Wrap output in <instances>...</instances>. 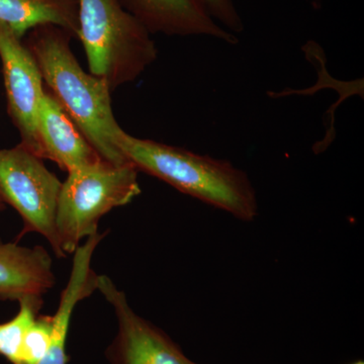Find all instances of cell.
<instances>
[{
  "mask_svg": "<svg viewBox=\"0 0 364 364\" xmlns=\"http://www.w3.org/2000/svg\"><path fill=\"white\" fill-rule=\"evenodd\" d=\"M55 284L51 256L42 246L0 242V299L43 298Z\"/></svg>",
  "mask_w": 364,
  "mask_h": 364,
  "instance_id": "30bf717a",
  "label": "cell"
},
{
  "mask_svg": "<svg viewBox=\"0 0 364 364\" xmlns=\"http://www.w3.org/2000/svg\"><path fill=\"white\" fill-rule=\"evenodd\" d=\"M62 182L43 159L18 144L0 149V200L14 208L23 222L18 239L31 232L44 236L57 257L65 258L56 229L57 203Z\"/></svg>",
  "mask_w": 364,
  "mask_h": 364,
  "instance_id": "5b68a950",
  "label": "cell"
},
{
  "mask_svg": "<svg viewBox=\"0 0 364 364\" xmlns=\"http://www.w3.org/2000/svg\"><path fill=\"white\" fill-rule=\"evenodd\" d=\"M97 291L111 304L117 334L105 351L109 364H198L159 327L139 316L109 277L98 275Z\"/></svg>",
  "mask_w": 364,
  "mask_h": 364,
  "instance_id": "8992f818",
  "label": "cell"
},
{
  "mask_svg": "<svg viewBox=\"0 0 364 364\" xmlns=\"http://www.w3.org/2000/svg\"><path fill=\"white\" fill-rule=\"evenodd\" d=\"M77 38L90 73L111 90L133 82L156 61L151 33L119 0H77Z\"/></svg>",
  "mask_w": 364,
  "mask_h": 364,
  "instance_id": "3957f363",
  "label": "cell"
},
{
  "mask_svg": "<svg viewBox=\"0 0 364 364\" xmlns=\"http://www.w3.org/2000/svg\"><path fill=\"white\" fill-rule=\"evenodd\" d=\"M4 208H6V205L0 200V210H4Z\"/></svg>",
  "mask_w": 364,
  "mask_h": 364,
  "instance_id": "e0dca14e",
  "label": "cell"
},
{
  "mask_svg": "<svg viewBox=\"0 0 364 364\" xmlns=\"http://www.w3.org/2000/svg\"><path fill=\"white\" fill-rule=\"evenodd\" d=\"M349 364H364V361L360 360V359H359V360L354 361V363H351Z\"/></svg>",
  "mask_w": 364,
  "mask_h": 364,
  "instance_id": "2e32d148",
  "label": "cell"
},
{
  "mask_svg": "<svg viewBox=\"0 0 364 364\" xmlns=\"http://www.w3.org/2000/svg\"><path fill=\"white\" fill-rule=\"evenodd\" d=\"M208 14L228 32L238 35L243 32L244 23L234 0H202Z\"/></svg>",
  "mask_w": 364,
  "mask_h": 364,
  "instance_id": "9a60e30c",
  "label": "cell"
},
{
  "mask_svg": "<svg viewBox=\"0 0 364 364\" xmlns=\"http://www.w3.org/2000/svg\"><path fill=\"white\" fill-rule=\"evenodd\" d=\"M0 23L18 38L43 26H54L77 37V0H0Z\"/></svg>",
  "mask_w": 364,
  "mask_h": 364,
  "instance_id": "7c38bea8",
  "label": "cell"
},
{
  "mask_svg": "<svg viewBox=\"0 0 364 364\" xmlns=\"http://www.w3.org/2000/svg\"><path fill=\"white\" fill-rule=\"evenodd\" d=\"M105 236V234L92 235L74 251L70 277L60 296L58 309L53 315L54 329L51 345L37 364H68L66 345L72 314L79 301L88 298L97 289L98 274L91 268V259Z\"/></svg>",
  "mask_w": 364,
  "mask_h": 364,
  "instance_id": "8fae6325",
  "label": "cell"
},
{
  "mask_svg": "<svg viewBox=\"0 0 364 364\" xmlns=\"http://www.w3.org/2000/svg\"><path fill=\"white\" fill-rule=\"evenodd\" d=\"M117 147L138 171L166 182L184 195L242 221H252L257 217V198L247 173L227 160L136 138L124 131L117 140Z\"/></svg>",
  "mask_w": 364,
  "mask_h": 364,
  "instance_id": "7a4b0ae2",
  "label": "cell"
},
{
  "mask_svg": "<svg viewBox=\"0 0 364 364\" xmlns=\"http://www.w3.org/2000/svg\"><path fill=\"white\" fill-rule=\"evenodd\" d=\"M71 36L54 26L31 31L26 47L37 62L48 92L105 161L114 166L130 163L117 147L123 129L112 107L111 88L83 70L72 53Z\"/></svg>",
  "mask_w": 364,
  "mask_h": 364,
  "instance_id": "6da1fadb",
  "label": "cell"
},
{
  "mask_svg": "<svg viewBox=\"0 0 364 364\" xmlns=\"http://www.w3.org/2000/svg\"><path fill=\"white\" fill-rule=\"evenodd\" d=\"M0 61L6 85L7 112L21 136V145L40 157L38 112L45 90L42 74L32 53L0 23Z\"/></svg>",
  "mask_w": 364,
  "mask_h": 364,
  "instance_id": "52a82bcc",
  "label": "cell"
},
{
  "mask_svg": "<svg viewBox=\"0 0 364 364\" xmlns=\"http://www.w3.org/2000/svg\"><path fill=\"white\" fill-rule=\"evenodd\" d=\"M16 317L0 323V355L11 364H21L23 343L28 330L44 305L43 298L21 299Z\"/></svg>",
  "mask_w": 364,
  "mask_h": 364,
  "instance_id": "4fadbf2b",
  "label": "cell"
},
{
  "mask_svg": "<svg viewBox=\"0 0 364 364\" xmlns=\"http://www.w3.org/2000/svg\"><path fill=\"white\" fill-rule=\"evenodd\" d=\"M41 159H49L68 172L105 161L58 102L45 90L37 119Z\"/></svg>",
  "mask_w": 364,
  "mask_h": 364,
  "instance_id": "9c48e42d",
  "label": "cell"
},
{
  "mask_svg": "<svg viewBox=\"0 0 364 364\" xmlns=\"http://www.w3.org/2000/svg\"><path fill=\"white\" fill-rule=\"evenodd\" d=\"M138 172L132 163L114 166L107 161L68 172L56 212L60 247L65 255L74 253L83 239L98 233V222L105 214L140 195Z\"/></svg>",
  "mask_w": 364,
  "mask_h": 364,
  "instance_id": "277c9868",
  "label": "cell"
},
{
  "mask_svg": "<svg viewBox=\"0 0 364 364\" xmlns=\"http://www.w3.org/2000/svg\"><path fill=\"white\" fill-rule=\"evenodd\" d=\"M150 33L215 38L237 44L238 37L212 18L202 0H119Z\"/></svg>",
  "mask_w": 364,
  "mask_h": 364,
  "instance_id": "ba28073f",
  "label": "cell"
},
{
  "mask_svg": "<svg viewBox=\"0 0 364 364\" xmlns=\"http://www.w3.org/2000/svg\"><path fill=\"white\" fill-rule=\"evenodd\" d=\"M53 329V316L39 314L26 334L21 364H37L44 358L51 345Z\"/></svg>",
  "mask_w": 364,
  "mask_h": 364,
  "instance_id": "5bb4252c",
  "label": "cell"
}]
</instances>
